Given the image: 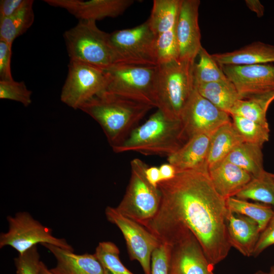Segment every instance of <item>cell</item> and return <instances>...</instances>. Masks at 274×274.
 I'll return each mask as SVG.
<instances>
[{
	"instance_id": "obj_1",
	"label": "cell",
	"mask_w": 274,
	"mask_h": 274,
	"mask_svg": "<svg viewBox=\"0 0 274 274\" xmlns=\"http://www.w3.org/2000/svg\"><path fill=\"white\" fill-rule=\"evenodd\" d=\"M159 208L144 226L165 243L180 230L187 229L196 237L213 266L223 260L231 248L226 199L215 190L208 169L178 172L158 184Z\"/></svg>"
},
{
	"instance_id": "obj_2",
	"label": "cell",
	"mask_w": 274,
	"mask_h": 274,
	"mask_svg": "<svg viewBox=\"0 0 274 274\" xmlns=\"http://www.w3.org/2000/svg\"><path fill=\"white\" fill-rule=\"evenodd\" d=\"M154 107L105 90L79 110L100 126L112 148L121 144Z\"/></svg>"
},
{
	"instance_id": "obj_3",
	"label": "cell",
	"mask_w": 274,
	"mask_h": 274,
	"mask_svg": "<svg viewBox=\"0 0 274 274\" xmlns=\"http://www.w3.org/2000/svg\"><path fill=\"white\" fill-rule=\"evenodd\" d=\"M186 141L181 120L169 118L157 109L112 149L116 153L136 152L144 155L168 157Z\"/></svg>"
},
{
	"instance_id": "obj_4",
	"label": "cell",
	"mask_w": 274,
	"mask_h": 274,
	"mask_svg": "<svg viewBox=\"0 0 274 274\" xmlns=\"http://www.w3.org/2000/svg\"><path fill=\"white\" fill-rule=\"evenodd\" d=\"M194 63L178 60L157 66L156 108L169 118L180 120L195 89Z\"/></svg>"
},
{
	"instance_id": "obj_5",
	"label": "cell",
	"mask_w": 274,
	"mask_h": 274,
	"mask_svg": "<svg viewBox=\"0 0 274 274\" xmlns=\"http://www.w3.org/2000/svg\"><path fill=\"white\" fill-rule=\"evenodd\" d=\"M63 38L70 60L105 71L115 64L110 33L99 29L96 21L79 20L64 32Z\"/></svg>"
},
{
	"instance_id": "obj_6",
	"label": "cell",
	"mask_w": 274,
	"mask_h": 274,
	"mask_svg": "<svg viewBox=\"0 0 274 274\" xmlns=\"http://www.w3.org/2000/svg\"><path fill=\"white\" fill-rule=\"evenodd\" d=\"M147 167L140 159L131 161L127 188L122 199L115 208L120 214L143 226L155 216L161 201L158 188L152 186L146 178Z\"/></svg>"
},
{
	"instance_id": "obj_7",
	"label": "cell",
	"mask_w": 274,
	"mask_h": 274,
	"mask_svg": "<svg viewBox=\"0 0 274 274\" xmlns=\"http://www.w3.org/2000/svg\"><path fill=\"white\" fill-rule=\"evenodd\" d=\"M105 72L106 90L156 108L157 66L115 64Z\"/></svg>"
},
{
	"instance_id": "obj_8",
	"label": "cell",
	"mask_w": 274,
	"mask_h": 274,
	"mask_svg": "<svg viewBox=\"0 0 274 274\" xmlns=\"http://www.w3.org/2000/svg\"><path fill=\"white\" fill-rule=\"evenodd\" d=\"M155 40L147 20L134 27L110 33L115 64L158 66Z\"/></svg>"
},
{
	"instance_id": "obj_9",
	"label": "cell",
	"mask_w": 274,
	"mask_h": 274,
	"mask_svg": "<svg viewBox=\"0 0 274 274\" xmlns=\"http://www.w3.org/2000/svg\"><path fill=\"white\" fill-rule=\"evenodd\" d=\"M9 229L0 234V248L10 246L21 254L40 244H49L74 251L65 239L53 236L52 230L35 219L27 212L8 216Z\"/></svg>"
},
{
	"instance_id": "obj_10",
	"label": "cell",
	"mask_w": 274,
	"mask_h": 274,
	"mask_svg": "<svg viewBox=\"0 0 274 274\" xmlns=\"http://www.w3.org/2000/svg\"><path fill=\"white\" fill-rule=\"evenodd\" d=\"M105 70L80 61L70 60L68 73L62 86L60 100L74 109L106 90Z\"/></svg>"
},
{
	"instance_id": "obj_11",
	"label": "cell",
	"mask_w": 274,
	"mask_h": 274,
	"mask_svg": "<svg viewBox=\"0 0 274 274\" xmlns=\"http://www.w3.org/2000/svg\"><path fill=\"white\" fill-rule=\"evenodd\" d=\"M105 214L107 220L121 231L130 259L140 263L144 274H151V256L161 244L159 239L144 226L122 215L115 208L107 207Z\"/></svg>"
},
{
	"instance_id": "obj_12",
	"label": "cell",
	"mask_w": 274,
	"mask_h": 274,
	"mask_svg": "<svg viewBox=\"0 0 274 274\" xmlns=\"http://www.w3.org/2000/svg\"><path fill=\"white\" fill-rule=\"evenodd\" d=\"M242 99L274 96V64L220 65Z\"/></svg>"
},
{
	"instance_id": "obj_13",
	"label": "cell",
	"mask_w": 274,
	"mask_h": 274,
	"mask_svg": "<svg viewBox=\"0 0 274 274\" xmlns=\"http://www.w3.org/2000/svg\"><path fill=\"white\" fill-rule=\"evenodd\" d=\"M169 246L168 274H215L195 235L188 229L180 232Z\"/></svg>"
},
{
	"instance_id": "obj_14",
	"label": "cell",
	"mask_w": 274,
	"mask_h": 274,
	"mask_svg": "<svg viewBox=\"0 0 274 274\" xmlns=\"http://www.w3.org/2000/svg\"><path fill=\"white\" fill-rule=\"evenodd\" d=\"M230 117L202 96L195 88L180 120L187 141L199 134L212 135L221 126L231 121Z\"/></svg>"
},
{
	"instance_id": "obj_15",
	"label": "cell",
	"mask_w": 274,
	"mask_h": 274,
	"mask_svg": "<svg viewBox=\"0 0 274 274\" xmlns=\"http://www.w3.org/2000/svg\"><path fill=\"white\" fill-rule=\"evenodd\" d=\"M199 0H182L176 32L179 60L195 62L200 49L201 33L198 24Z\"/></svg>"
},
{
	"instance_id": "obj_16",
	"label": "cell",
	"mask_w": 274,
	"mask_h": 274,
	"mask_svg": "<svg viewBox=\"0 0 274 274\" xmlns=\"http://www.w3.org/2000/svg\"><path fill=\"white\" fill-rule=\"evenodd\" d=\"M50 6L64 9L79 20L96 21L122 14L132 0H45Z\"/></svg>"
},
{
	"instance_id": "obj_17",
	"label": "cell",
	"mask_w": 274,
	"mask_h": 274,
	"mask_svg": "<svg viewBox=\"0 0 274 274\" xmlns=\"http://www.w3.org/2000/svg\"><path fill=\"white\" fill-rule=\"evenodd\" d=\"M211 135L199 134L189 139L178 150L167 157L168 163L177 172L208 169L207 159Z\"/></svg>"
},
{
	"instance_id": "obj_18",
	"label": "cell",
	"mask_w": 274,
	"mask_h": 274,
	"mask_svg": "<svg viewBox=\"0 0 274 274\" xmlns=\"http://www.w3.org/2000/svg\"><path fill=\"white\" fill-rule=\"evenodd\" d=\"M226 225L229 243L243 256H253L261 230L253 219L228 210Z\"/></svg>"
},
{
	"instance_id": "obj_19",
	"label": "cell",
	"mask_w": 274,
	"mask_h": 274,
	"mask_svg": "<svg viewBox=\"0 0 274 274\" xmlns=\"http://www.w3.org/2000/svg\"><path fill=\"white\" fill-rule=\"evenodd\" d=\"M42 245L56 259V266L50 269L54 274H104L102 266L94 254H77L51 244Z\"/></svg>"
},
{
	"instance_id": "obj_20",
	"label": "cell",
	"mask_w": 274,
	"mask_h": 274,
	"mask_svg": "<svg viewBox=\"0 0 274 274\" xmlns=\"http://www.w3.org/2000/svg\"><path fill=\"white\" fill-rule=\"evenodd\" d=\"M210 179L224 199L235 195L252 179L247 172L225 159L208 168Z\"/></svg>"
},
{
	"instance_id": "obj_21",
	"label": "cell",
	"mask_w": 274,
	"mask_h": 274,
	"mask_svg": "<svg viewBox=\"0 0 274 274\" xmlns=\"http://www.w3.org/2000/svg\"><path fill=\"white\" fill-rule=\"evenodd\" d=\"M212 55L219 65L273 63L274 45L255 42L237 50Z\"/></svg>"
},
{
	"instance_id": "obj_22",
	"label": "cell",
	"mask_w": 274,
	"mask_h": 274,
	"mask_svg": "<svg viewBox=\"0 0 274 274\" xmlns=\"http://www.w3.org/2000/svg\"><path fill=\"white\" fill-rule=\"evenodd\" d=\"M244 141L230 121L219 127L211 136L207 159L208 168L224 160Z\"/></svg>"
},
{
	"instance_id": "obj_23",
	"label": "cell",
	"mask_w": 274,
	"mask_h": 274,
	"mask_svg": "<svg viewBox=\"0 0 274 274\" xmlns=\"http://www.w3.org/2000/svg\"><path fill=\"white\" fill-rule=\"evenodd\" d=\"M195 88L202 96L229 115L237 101L242 99L234 85L228 79L195 84Z\"/></svg>"
},
{
	"instance_id": "obj_24",
	"label": "cell",
	"mask_w": 274,
	"mask_h": 274,
	"mask_svg": "<svg viewBox=\"0 0 274 274\" xmlns=\"http://www.w3.org/2000/svg\"><path fill=\"white\" fill-rule=\"evenodd\" d=\"M32 0H25L21 7L11 16L0 19V40L9 45L18 37L25 33L35 20Z\"/></svg>"
},
{
	"instance_id": "obj_25",
	"label": "cell",
	"mask_w": 274,
	"mask_h": 274,
	"mask_svg": "<svg viewBox=\"0 0 274 274\" xmlns=\"http://www.w3.org/2000/svg\"><path fill=\"white\" fill-rule=\"evenodd\" d=\"M182 0H154L147 20L155 35L169 31L176 27Z\"/></svg>"
},
{
	"instance_id": "obj_26",
	"label": "cell",
	"mask_w": 274,
	"mask_h": 274,
	"mask_svg": "<svg viewBox=\"0 0 274 274\" xmlns=\"http://www.w3.org/2000/svg\"><path fill=\"white\" fill-rule=\"evenodd\" d=\"M225 159L247 172L252 178L258 177L265 172L262 147L255 144L243 142Z\"/></svg>"
},
{
	"instance_id": "obj_27",
	"label": "cell",
	"mask_w": 274,
	"mask_h": 274,
	"mask_svg": "<svg viewBox=\"0 0 274 274\" xmlns=\"http://www.w3.org/2000/svg\"><path fill=\"white\" fill-rule=\"evenodd\" d=\"M235 197L274 207V182L270 173L265 171L261 175L252 178Z\"/></svg>"
},
{
	"instance_id": "obj_28",
	"label": "cell",
	"mask_w": 274,
	"mask_h": 274,
	"mask_svg": "<svg viewBox=\"0 0 274 274\" xmlns=\"http://www.w3.org/2000/svg\"><path fill=\"white\" fill-rule=\"evenodd\" d=\"M226 206L230 211L246 216L256 221L262 231L274 215L272 207L260 203L249 202L231 197L226 199Z\"/></svg>"
},
{
	"instance_id": "obj_29",
	"label": "cell",
	"mask_w": 274,
	"mask_h": 274,
	"mask_svg": "<svg viewBox=\"0 0 274 274\" xmlns=\"http://www.w3.org/2000/svg\"><path fill=\"white\" fill-rule=\"evenodd\" d=\"M270 98L240 99L232 108L230 115L237 116L269 126L266 112L270 104Z\"/></svg>"
},
{
	"instance_id": "obj_30",
	"label": "cell",
	"mask_w": 274,
	"mask_h": 274,
	"mask_svg": "<svg viewBox=\"0 0 274 274\" xmlns=\"http://www.w3.org/2000/svg\"><path fill=\"white\" fill-rule=\"evenodd\" d=\"M198 61L193 64L195 84L225 81L228 78L212 55L201 48L198 54Z\"/></svg>"
},
{
	"instance_id": "obj_31",
	"label": "cell",
	"mask_w": 274,
	"mask_h": 274,
	"mask_svg": "<svg viewBox=\"0 0 274 274\" xmlns=\"http://www.w3.org/2000/svg\"><path fill=\"white\" fill-rule=\"evenodd\" d=\"M117 246L111 242L99 243L94 255L100 262L104 274H133L122 263Z\"/></svg>"
},
{
	"instance_id": "obj_32",
	"label": "cell",
	"mask_w": 274,
	"mask_h": 274,
	"mask_svg": "<svg viewBox=\"0 0 274 274\" xmlns=\"http://www.w3.org/2000/svg\"><path fill=\"white\" fill-rule=\"evenodd\" d=\"M232 122L242 138L244 142L255 144L262 147L269 140V126L237 116H230Z\"/></svg>"
},
{
	"instance_id": "obj_33",
	"label": "cell",
	"mask_w": 274,
	"mask_h": 274,
	"mask_svg": "<svg viewBox=\"0 0 274 274\" xmlns=\"http://www.w3.org/2000/svg\"><path fill=\"white\" fill-rule=\"evenodd\" d=\"M155 49L158 65L179 60L176 28L156 36Z\"/></svg>"
},
{
	"instance_id": "obj_34",
	"label": "cell",
	"mask_w": 274,
	"mask_h": 274,
	"mask_svg": "<svg viewBox=\"0 0 274 274\" xmlns=\"http://www.w3.org/2000/svg\"><path fill=\"white\" fill-rule=\"evenodd\" d=\"M32 91L28 89L24 82L14 80H0V98L14 100L28 107L32 102Z\"/></svg>"
},
{
	"instance_id": "obj_35",
	"label": "cell",
	"mask_w": 274,
	"mask_h": 274,
	"mask_svg": "<svg viewBox=\"0 0 274 274\" xmlns=\"http://www.w3.org/2000/svg\"><path fill=\"white\" fill-rule=\"evenodd\" d=\"M40 254L35 246L14 259L17 274H40Z\"/></svg>"
},
{
	"instance_id": "obj_36",
	"label": "cell",
	"mask_w": 274,
	"mask_h": 274,
	"mask_svg": "<svg viewBox=\"0 0 274 274\" xmlns=\"http://www.w3.org/2000/svg\"><path fill=\"white\" fill-rule=\"evenodd\" d=\"M169 246L161 243L151 256V274H168Z\"/></svg>"
},
{
	"instance_id": "obj_37",
	"label": "cell",
	"mask_w": 274,
	"mask_h": 274,
	"mask_svg": "<svg viewBox=\"0 0 274 274\" xmlns=\"http://www.w3.org/2000/svg\"><path fill=\"white\" fill-rule=\"evenodd\" d=\"M12 46L0 40V80H11V59Z\"/></svg>"
},
{
	"instance_id": "obj_38",
	"label": "cell",
	"mask_w": 274,
	"mask_h": 274,
	"mask_svg": "<svg viewBox=\"0 0 274 274\" xmlns=\"http://www.w3.org/2000/svg\"><path fill=\"white\" fill-rule=\"evenodd\" d=\"M271 245H274V215L266 227L261 232L253 256L254 257L258 256Z\"/></svg>"
},
{
	"instance_id": "obj_39",
	"label": "cell",
	"mask_w": 274,
	"mask_h": 274,
	"mask_svg": "<svg viewBox=\"0 0 274 274\" xmlns=\"http://www.w3.org/2000/svg\"><path fill=\"white\" fill-rule=\"evenodd\" d=\"M25 0H1L0 1V19L8 17L17 12Z\"/></svg>"
},
{
	"instance_id": "obj_40",
	"label": "cell",
	"mask_w": 274,
	"mask_h": 274,
	"mask_svg": "<svg viewBox=\"0 0 274 274\" xmlns=\"http://www.w3.org/2000/svg\"><path fill=\"white\" fill-rule=\"evenodd\" d=\"M145 175L148 182L153 186L158 187V183L161 181L159 168L156 166L147 167Z\"/></svg>"
},
{
	"instance_id": "obj_41",
	"label": "cell",
	"mask_w": 274,
	"mask_h": 274,
	"mask_svg": "<svg viewBox=\"0 0 274 274\" xmlns=\"http://www.w3.org/2000/svg\"><path fill=\"white\" fill-rule=\"evenodd\" d=\"M159 168L161 175V181L172 179L175 177L177 173L175 167L169 163L161 165Z\"/></svg>"
},
{
	"instance_id": "obj_42",
	"label": "cell",
	"mask_w": 274,
	"mask_h": 274,
	"mask_svg": "<svg viewBox=\"0 0 274 274\" xmlns=\"http://www.w3.org/2000/svg\"><path fill=\"white\" fill-rule=\"evenodd\" d=\"M245 3L247 7L255 13L259 18L263 16L264 7L258 0H246Z\"/></svg>"
},
{
	"instance_id": "obj_43",
	"label": "cell",
	"mask_w": 274,
	"mask_h": 274,
	"mask_svg": "<svg viewBox=\"0 0 274 274\" xmlns=\"http://www.w3.org/2000/svg\"><path fill=\"white\" fill-rule=\"evenodd\" d=\"M40 274H54L46 266V265L41 261L40 264Z\"/></svg>"
},
{
	"instance_id": "obj_44",
	"label": "cell",
	"mask_w": 274,
	"mask_h": 274,
	"mask_svg": "<svg viewBox=\"0 0 274 274\" xmlns=\"http://www.w3.org/2000/svg\"><path fill=\"white\" fill-rule=\"evenodd\" d=\"M254 274H269V272H267L261 270H259L255 272Z\"/></svg>"
},
{
	"instance_id": "obj_45",
	"label": "cell",
	"mask_w": 274,
	"mask_h": 274,
	"mask_svg": "<svg viewBox=\"0 0 274 274\" xmlns=\"http://www.w3.org/2000/svg\"><path fill=\"white\" fill-rule=\"evenodd\" d=\"M269 272V274H274V265L270 267Z\"/></svg>"
},
{
	"instance_id": "obj_46",
	"label": "cell",
	"mask_w": 274,
	"mask_h": 274,
	"mask_svg": "<svg viewBox=\"0 0 274 274\" xmlns=\"http://www.w3.org/2000/svg\"><path fill=\"white\" fill-rule=\"evenodd\" d=\"M270 176H271V177L272 178V180H273V181L274 182V174L270 173Z\"/></svg>"
},
{
	"instance_id": "obj_47",
	"label": "cell",
	"mask_w": 274,
	"mask_h": 274,
	"mask_svg": "<svg viewBox=\"0 0 274 274\" xmlns=\"http://www.w3.org/2000/svg\"><path fill=\"white\" fill-rule=\"evenodd\" d=\"M274 100V96L272 98V101Z\"/></svg>"
}]
</instances>
